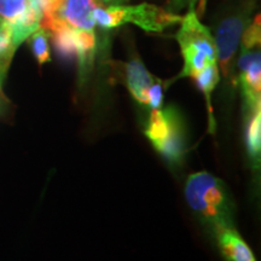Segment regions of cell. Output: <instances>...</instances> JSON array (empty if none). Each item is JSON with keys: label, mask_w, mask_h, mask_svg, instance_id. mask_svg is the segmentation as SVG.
<instances>
[{"label": "cell", "mask_w": 261, "mask_h": 261, "mask_svg": "<svg viewBox=\"0 0 261 261\" xmlns=\"http://www.w3.org/2000/svg\"><path fill=\"white\" fill-rule=\"evenodd\" d=\"M29 42H31V47L33 51V55L37 58L38 63L42 65L47 62L51 61V54H50V44H48V32L44 28H39L35 31L31 37L28 38Z\"/></svg>", "instance_id": "15"}, {"label": "cell", "mask_w": 261, "mask_h": 261, "mask_svg": "<svg viewBox=\"0 0 261 261\" xmlns=\"http://www.w3.org/2000/svg\"><path fill=\"white\" fill-rule=\"evenodd\" d=\"M144 133L163 158L172 163L180 162L187 150V135L181 117L174 108L152 109Z\"/></svg>", "instance_id": "4"}, {"label": "cell", "mask_w": 261, "mask_h": 261, "mask_svg": "<svg viewBox=\"0 0 261 261\" xmlns=\"http://www.w3.org/2000/svg\"><path fill=\"white\" fill-rule=\"evenodd\" d=\"M213 233L225 261H256L253 250L233 226L219 227Z\"/></svg>", "instance_id": "8"}, {"label": "cell", "mask_w": 261, "mask_h": 261, "mask_svg": "<svg viewBox=\"0 0 261 261\" xmlns=\"http://www.w3.org/2000/svg\"><path fill=\"white\" fill-rule=\"evenodd\" d=\"M181 16L152 4L98 6L93 11L96 25L103 29H114L133 23L143 31L161 33L167 27L180 23Z\"/></svg>", "instance_id": "3"}, {"label": "cell", "mask_w": 261, "mask_h": 261, "mask_svg": "<svg viewBox=\"0 0 261 261\" xmlns=\"http://www.w3.org/2000/svg\"><path fill=\"white\" fill-rule=\"evenodd\" d=\"M163 102V86L161 80H158L152 85L148 93V107L151 109H160Z\"/></svg>", "instance_id": "17"}, {"label": "cell", "mask_w": 261, "mask_h": 261, "mask_svg": "<svg viewBox=\"0 0 261 261\" xmlns=\"http://www.w3.org/2000/svg\"><path fill=\"white\" fill-rule=\"evenodd\" d=\"M17 48L12 40L11 29L6 23L0 22V97H4L3 84Z\"/></svg>", "instance_id": "14"}, {"label": "cell", "mask_w": 261, "mask_h": 261, "mask_svg": "<svg viewBox=\"0 0 261 261\" xmlns=\"http://www.w3.org/2000/svg\"><path fill=\"white\" fill-rule=\"evenodd\" d=\"M100 4H106V5H120L121 3H123L122 0H99Z\"/></svg>", "instance_id": "19"}, {"label": "cell", "mask_w": 261, "mask_h": 261, "mask_svg": "<svg viewBox=\"0 0 261 261\" xmlns=\"http://www.w3.org/2000/svg\"><path fill=\"white\" fill-rule=\"evenodd\" d=\"M247 149L254 167L259 168L261 152V116L260 109L249 112L247 119Z\"/></svg>", "instance_id": "12"}, {"label": "cell", "mask_w": 261, "mask_h": 261, "mask_svg": "<svg viewBox=\"0 0 261 261\" xmlns=\"http://www.w3.org/2000/svg\"><path fill=\"white\" fill-rule=\"evenodd\" d=\"M74 40L76 47V58L79 61L81 76L89 73L96 54V33L94 31H75Z\"/></svg>", "instance_id": "11"}, {"label": "cell", "mask_w": 261, "mask_h": 261, "mask_svg": "<svg viewBox=\"0 0 261 261\" xmlns=\"http://www.w3.org/2000/svg\"><path fill=\"white\" fill-rule=\"evenodd\" d=\"M5 103H6L5 97H0V114L4 112V109H5Z\"/></svg>", "instance_id": "20"}, {"label": "cell", "mask_w": 261, "mask_h": 261, "mask_svg": "<svg viewBox=\"0 0 261 261\" xmlns=\"http://www.w3.org/2000/svg\"><path fill=\"white\" fill-rule=\"evenodd\" d=\"M219 67L218 63L208 65L203 70L195 75L192 79L196 81V85L203 92L205 100H207V108L210 112V128L211 132L214 130V119H213V109H212V92H213L215 86L219 83Z\"/></svg>", "instance_id": "13"}, {"label": "cell", "mask_w": 261, "mask_h": 261, "mask_svg": "<svg viewBox=\"0 0 261 261\" xmlns=\"http://www.w3.org/2000/svg\"><path fill=\"white\" fill-rule=\"evenodd\" d=\"M201 0H169L167 10L177 14L180 10L188 8L189 10H196V5L200 4Z\"/></svg>", "instance_id": "18"}, {"label": "cell", "mask_w": 261, "mask_h": 261, "mask_svg": "<svg viewBox=\"0 0 261 261\" xmlns=\"http://www.w3.org/2000/svg\"><path fill=\"white\" fill-rule=\"evenodd\" d=\"M99 5V0H63L58 19L75 31H94L93 11Z\"/></svg>", "instance_id": "7"}, {"label": "cell", "mask_w": 261, "mask_h": 261, "mask_svg": "<svg viewBox=\"0 0 261 261\" xmlns=\"http://www.w3.org/2000/svg\"><path fill=\"white\" fill-rule=\"evenodd\" d=\"M253 4H246L233 15L227 16L220 22L215 35V47H217V62L219 70L225 77H228L232 70V64L238 45L241 42L244 29L250 23V15Z\"/></svg>", "instance_id": "5"}, {"label": "cell", "mask_w": 261, "mask_h": 261, "mask_svg": "<svg viewBox=\"0 0 261 261\" xmlns=\"http://www.w3.org/2000/svg\"><path fill=\"white\" fill-rule=\"evenodd\" d=\"M185 198L212 232L219 227L233 226L234 203L221 179L208 172L194 173L185 184Z\"/></svg>", "instance_id": "1"}, {"label": "cell", "mask_w": 261, "mask_h": 261, "mask_svg": "<svg viewBox=\"0 0 261 261\" xmlns=\"http://www.w3.org/2000/svg\"><path fill=\"white\" fill-rule=\"evenodd\" d=\"M261 21L260 15L250 21V23L244 29L242 38H241V45L243 50H256L260 46L261 39Z\"/></svg>", "instance_id": "16"}, {"label": "cell", "mask_w": 261, "mask_h": 261, "mask_svg": "<svg viewBox=\"0 0 261 261\" xmlns=\"http://www.w3.org/2000/svg\"><path fill=\"white\" fill-rule=\"evenodd\" d=\"M122 2H123V3H125V2H127V0H122Z\"/></svg>", "instance_id": "21"}, {"label": "cell", "mask_w": 261, "mask_h": 261, "mask_svg": "<svg viewBox=\"0 0 261 261\" xmlns=\"http://www.w3.org/2000/svg\"><path fill=\"white\" fill-rule=\"evenodd\" d=\"M127 89L132 97L143 106H148V93L159 79L150 74L139 58H133L125 64Z\"/></svg>", "instance_id": "9"}, {"label": "cell", "mask_w": 261, "mask_h": 261, "mask_svg": "<svg viewBox=\"0 0 261 261\" xmlns=\"http://www.w3.org/2000/svg\"><path fill=\"white\" fill-rule=\"evenodd\" d=\"M41 17V0H0V22L11 29L17 47L40 28Z\"/></svg>", "instance_id": "6"}, {"label": "cell", "mask_w": 261, "mask_h": 261, "mask_svg": "<svg viewBox=\"0 0 261 261\" xmlns=\"http://www.w3.org/2000/svg\"><path fill=\"white\" fill-rule=\"evenodd\" d=\"M241 90L249 112L260 109L261 103V60L260 55L254 58L242 70L238 77Z\"/></svg>", "instance_id": "10"}, {"label": "cell", "mask_w": 261, "mask_h": 261, "mask_svg": "<svg viewBox=\"0 0 261 261\" xmlns=\"http://www.w3.org/2000/svg\"><path fill=\"white\" fill-rule=\"evenodd\" d=\"M175 39L184 58V67L179 77H194L208 65L218 63L214 37L201 23L196 10H189L181 18Z\"/></svg>", "instance_id": "2"}]
</instances>
